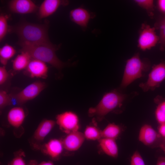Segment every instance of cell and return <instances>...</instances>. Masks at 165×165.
<instances>
[{
	"label": "cell",
	"instance_id": "cell-1",
	"mask_svg": "<svg viewBox=\"0 0 165 165\" xmlns=\"http://www.w3.org/2000/svg\"><path fill=\"white\" fill-rule=\"evenodd\" d=\"M21 47V51L27 52L32 59H36L50 64L60 70L65 66L57 57L56 51L60 46L49 43L28 44L19 43Z\"/></svg>",
	"mask_w": 165,
	"mask_h": 165
},
{
	"label": "cell",
	"instance_id": "cell-2",
	"mask_svg": "<svg viewBox=\"0 0 165 165\" xmlns=\"http://www.w3.org/2000/svg\"><path fill=\"white\" fill-rule=\"evenodd\" d=\"M12 31L18 35L19 43L28 44L51 42L48 37V26L24 22L15 27Z\"/></svg>",
	"mask_w": 165,
	"mask_h": 165
},
{
	"label": "cell",
	"instance_id": "cell-3",
	"mask_svg": "<svg viewBox=\"0 0 165 165\" xmlns=\"http://www.w3.org/2000/svg\"><path fill=\"white\" fill-rule=\"evenodd\" d=\"M125 98L124 95L116 90L108 92L103 96L97 106L89 108L88 115L101 121L109 113L120 107Z\"/></svg>",
	"mask_w": 165,
	"mask_h": 165
},
{
	"label": "cell",
	"instance_id": "cell-4",
	"mask_svg": "<svg viewBox=\"0 0 165 165\" xmlns=\"http://www.w3.org/2000/svg\"><path fill=\"white\" fill-rule=\"evenodd\" d=\"M148 64L141 59L137 53L126 62L121 86L126 87L134 80L142 77L143 72L147 68Z\"/></svg>",
	"mask_w": 165,
	"mask_h": 165
},
{
	"label": "cell",
	"instance_id": "cell-5",
	"mask_svg": "<svg viewBox=\"0 0 165 165\" xmlns=\"http://www.w3.org/2000/svg\"><path fill=\"white\" fill-rule=\"evenodd\" d=\"M159 37L156 33L155 29L145 24H142L139 31L138 46L145 51L154 47L159 42Z\"/></svg>",
	"mask_w": 165,
	"mask_h": 165
},
{
	"label": "cell",
	"instance_id": "cell-6",
	"mask_svg": "<svg viewBox=\"0 0 165 165\" xmlns=\"http://www.w3.org/2000/svg\"><path fill=\"white\" fill-rule=\"evenodd\" d=\"M56 119V123L60 129L67 134L78 131L79 129L78 117L72 112L66 111L58 114Z\"/></svg>",
	"mask_w": 165,
	"mask_h": 165
},
{
	"label": "cell",
	"instance_id": "cell-7",
	"mask_svg": "<svg viewBox=\"0 0 165 165\" xmlns=\"http://www.w3.org/2000/svg\"><path fill=\"white\" fill-rule=\"evenodd\" d=\"M46 86L44 82L35 81L14 95L13 98L17 104H23L36 97L45 88Z\"/></svg>",
	"mask_w": 165,
	"mask_h": 165
},
{
	"label": "cell",
	"instance_id": "cell-8",
	"mask_svg": "<svg viewBox=\"0 0 165 165\" xmlns=\"http://www.w3.org/2000/svg\"><path fill=\"white\" fill-rule=\"evenodd\" d=\"M165 79V63H161L154 65L149 74L147 81L140 86L145 91L152 90Z\"/></svg>",
	"mask_w": 165,
	"mask_h": 165
},
{
	"label": "cell",
	"instance_id": "cell-9",
	"mask_svg": "<svg viewBox=\"0 0 165 165\" xmlns=\"http://www.w3.org/2000/svg\"><path fill=\"white\" fill-rule=\"evenodd\" d=\"M85 139L84 134L79 130L71 132L62 140L64 148L69 151H77L81 146Z\"/></svg>",
	"mask_w": 165,
	"mask_h": 165
},
{
	"label": "cell",
	"instance_id": "cell-10",
	"mask_svg": "<svg viewBox=\"0 0 165 165\" xmlns=\"http://www.w3.org/2000/svg\"><path fill=\"white\" fill-rule=\"evenodd\" d=\"M9 7L13 12L20 14L32 13L39 8L30 0H13L10 2Z\"/></svg>",
	"mask_w": 165,
	"mask_h": 165
},
{
	"label": "cell",
	"instance_id": "cell-11",
	"mask_svg": "<svg viewBox=\"0 0 165 165\" xmlns=\"http://www.w3.org/2000/svg\"><path fill=\"white\" fill-rule=\"evenodd\" d=\"M161 138L158 133L149 124H144L140 129L139 140L146 146L153 145Z\"/></svg>",
	"mask_w": 165,
	"mask_h": 165
},
{
	"label": "cell",
	"instance_id": "cell-12",
	"mask_svg": "<svg viewBox=\"0 0 165 165\" xmlns=\"http://www.w3.org/2000/svg\"><path fill=\"white\" fill-rule=\"evenodd\" d=\"M86 9L78 7L72 9L70 13L71 20L83 29H86L90 20L94 17Z\"/></svg>",
	"mask_w": 165,
	"mask_h": 165
},
{
	"label": "cell",
	"instance_id": "cell-13",
	"mask_svg": "<svg viewBox=\"0 0 165 165\" xmlns=\"http://www.w3.org/2000/svg\"><path fill=\"white\" fill-rule=\"evenodd\" d=\"M26 69L32 78L46 79L47 77L48 67L45 63L41 61L32 58Z\"/></svg>",
	"mask_w": 165,
	"mask_h": 165
},
{
	"label": "cell",
	"instance_id": "cell-14",
	"mask_svg": "<svg viewBox=\"0 0 165 165\" xmlns=\"http://www.w3.org/2000/svg\"><path fill=\"white\" fill-rule=\"evenodd\" d=\"M68 4L67 1L45 0L38 8L39 18L41 19L48 17L54 13L61 5Z\"/></svg>",
	"mask_w": 165,
	"mask_h": 165
},
{
	"label": "cell",
	"instance_id": "cell-15",
	"mask_svg": "<svg viewBox=\"0 0 165 165\" xmlns=\"http://www.w3.org/2000/svg\"><path fill=\"white\" fill-rule=\"evenodd\" d=\"M64 148L62 141L57 139L50 140L44 146L45 152L54 160L59 158Z\"/></svg>",
	"mask_w": 165,
	"mask_h": 165
},
{
	"label": "cell",
	"instance_id": "cell-16",
	"mask_svg": "<svg viewBox=\"0 0 165 165\" xmlns=\"http://www.w3.org/2000/svg\"><path fill=\"white\" fill-rule=\"evenodd\" d=\"M98 141L101 149L105 154L114 158L118 156V148L115 140L101 138Z\"/></svg>",
	"mask_w": 165,
	"mask_h": 165
},
{
	"label": "cell",
	"instance_id": "cell-17",
	"mask_svg": "<svg viewBox=\"0 0 165 165\" xmlns=\"http://www.w3.org/2000/svg\"><path fill=\"white\" fill-rule=\"evenodd\" d=\"M25 117V114L24 109L19 107L12 108L7 115L9 123L14 127L18 128L22 124Z\"/></svg>",
	"mask_w": 165,
	"mask_h": 165
},
{
	"label": "cell",
	"instance_id": "cell-18",
	"mask_svg": "<svg viewBox=\"0 0 165 165\" xmlns=\"http://www.w3.org/2000/svg\"><path fill=\"white\" fill-rule=\"evenodd\" d=\"M56 122L51 119H45L41 122L35 130L34 137L38 141L43 140L54 127Z\"/></svg>",
	"mask_w": 165,
	"mask_h": 165
},
{
	"label": "cell",
	"instance_id": "cell-19",
	"mask_svg": "<svg viewBox=\"0 0 165 165\" xmlns=\"http://www.w3.org/2000/svg\"><path fill=\"white\" fill-rule=\"evenodd\" d=\"M31 59L27 52L21 51V53L18 55L12 61L13 69L15 71H19L26 68Z\"/></svg>",
	"mask_w": 165,
	"mask_h": 165
},
{
	"label": "cell",
	"instance_id": "cell-20",
	"mask_svg": "<svg viewBox=\"0 0 165 165\" xmlns=\"http://www.w3.org/2000/svg\"><path fill=\"white\" fill-rule=\"evenodd\" d=\"M121 132V128L119 125L114 123H110L101 130V137L116 140Z\"/></svg>",
	"mask_w": 165,
	"mask_h": 165
},
{
	"label": "cell",
	"instance_id": "cell-21",
	"mask_svg": "<svg viewBox=\"0 0 165 165\" xmlns=\"http://www.w3.org/2000/svg\"><path fill=\"white\" fill-rule=\"evenodd\" d=\"M16 53V50L12 46L6 44L0 49V61L4 66L7 64L8 60Z\"/></svg>",
	"mask_w": 165,
	"mask_h": 165
},
{
	"label": "cell",
	"instance_id": "cell-22",
	"mask_svg": "<svg viewBox=\"0 0 165 165\" xmlns=\"http://www.w3.org/2000/svg\"><path fill=\"white\" fill-rule=\"evenodd\" d=\"M86 139L89 140H98L102 138L101 130L94 124L87 126L83 133Z\"/></svg>",
	"mask_w": 165,
	"mask_h": 165
},
{
	"label": "cell",
	"instance_id": "cell-23",
	"mask_svg": "<svg viewBox=\"0 0 165 165\" xmlns=\"http://www.w3.org/2000/svg\"><path fill=\"white\" fill-rule=\"evenodd\" d=\"M135 2L138 6L145 9L149 15L151 16L153 15L154 4L153 0H135Z\"/></svg>",
	"mask_w": 165,
	"mask_h": 165
},
{
	"label": "cell",
	"instance_id": "cell-24",
	"mask_svg": "<svg viewBox=\"0 0 165 165\" xmlns=\"http://www.w3.org/2000/svg\"><path fill=\"white\" fill-rule=\"evenodd\" d=\"M8 16L1 14L0 15V41H1L6 34L8 30L7 20Z\"/></svg>",
	"mask_w": 165,
	"mask_h": 165
},
{
	"label": "cell",
	"instance_id": "cell-25",
	"mask_svg": "<svg viewBox=\"0 0 165 165\" xmlns=\"http://www.w3.org/2000/svg\"><path fill=\"white\" fill-rule=\"evenodd\" d=\"M160 29L159 40L161 50H164L165 48V16L159 22Z\"/></svg>",
	"mask_w": 165,
	"mask_h": 165
},
{
	"label": "cell",
	"instance_id": "cell-26",
	"mask_svg": "<svg viewBox=\"0 0 165 165\" xmlns=\"http://www.w3.org/2000/svg\"><path fill=\"white\" fill-rule=\"evenodd\" d=\"M11 97L7 92L3 90L0 91V107H4L10 104L12 101Z\"/></svg>",
	"mask_w": 165,
	"mask_h": 165
},
{
	"label": "cell",
	"instance_id": "cell-27",
	"mask_svg": "<svg viewBox=\"0 0 165 165\" xmlns=\"http://www.w3.org/2000/svg\"><path fill=\"white\" fill-rule=\"evenodd\" d=\"M130 165H145L143 158L138 151H135L131 156Z\"/></svg>",
	"mask_w": 165,
	"mask_h": 165
},
{
	"label": "cell",
	"instance_id": "cell-28",
	"mask_svg": "<svg viewBox=\"0 0 165 165\" xmlns=\"http://www.w3.org/2000/svg\"><path fill=\"white\" fill-rule=\"evenodd\" d=\"M155 116L157 121L160 124L165 123V113L158 106L155 111Z\"/></svg>",
	"mask_w": 165,
	"mask_h": 165
},
{
	"label": "cell",
	"instance_id": "cell-29",
	"mask_svg": "<svg viewBox=\"0 0 165 165\" xmlns=\"http://www.w3.org/2000/svg\"><path fill=\"white\" fill-rule=\"evenodd\" d=\"M9 74L4 66L0 67V85H2L7 80Z\"/></svg>",
	"mask_w": 165,
	"mask_h": 165
},
{
	"label": "cell",
	"instance_id": "cell-30",
	"mask_svg": "<svg viewBox=\"0 0 165 165\" xmlns=\"http://www.w3.org/2000/svg\"><path fill=\"white\" fill-rule=\"evenodd\" d=\"M10 165H26V163L21 156L15 157L12 161Z\"/></svg>",
	"mask_w": 165,
	"mask_h": 165
},
{
	"label": "cell",
	"instance_id": "cell-31",
	"mask_svg": "<svg viewBox=\"0 0 165 165\" xmlns=\"http://www.w3.org/2000/svg\"><path fill=\"white\" fill-rule=\"evenodd\" d=\"M158 130V133L160 136L165 139V123L160 124Z\"/></svg>",
	"mask_w": 165,
	"mask_h": 165
},
{
	"label": "cell",
	"instance_id": "cell-32",
	"mask_svg": "<svg viewBox=\"0 0 165 165\" xmlns=\"http://www.w3.org/2000/svg\"><path fill=\"white\" fill-rule=\"evenodd\" d=\"M157 6L159 9L165 13V0H159L157 1Z\"/></svg>",
	"mask_w": 165,
	"mask_h": 165
},
{
	"label": "cell",
	"instance_id": "cell-33",
	"mask_svg": "<svg viewBox=\"0 0 165 165\" xmlns=\"http://www.w3.org/2000/svg\"><path fill=\"white\" fill-rule=\"evenodd\" d=\"M156 165H165V157L159 156L158 158Z\"/></svg>",
	"mask_w": 165,
	"mask_h": 165
},
{
	"label": "cell",
	"instance_id": "cell-34",
	"mask_svg": "<svg viewBox=\"0 0 165 165\" xmlns=\"http://www.w3.org/2000/svg\"><path fill=\"white\" fill-rule=\"evenodd\" d=\"M158 107L165 113V101L162 102L159 105Z\"/></svg>",
	"mask_w": 165,
	"mask_h": 165
},
{
	"label": "cell",
	"instance_id": "cell-35",
	"mask_svg": "<svg viewBox=\"0 0 165 165\" xmlns=\"http://www.w3.org/2000/svg\"><path fill=\"white\" fill-rule=\"evenodd\" d=\"M37 165H54L53 162L50 161H43Z\"/></svg>",
	"mask_w": 165,
	"mask_h": 165
},
{
	"label": "cell",
	"instance_id": "cell-36",
	"mask_svg": "<svg viewBox=\"0 0 165 165\" xmlns=\"http://www.w3.org/2000/svg\"><path fill=\"white\" fill-rule=\"evenodd\" d=\"M164 139V140H163L162 141V143L160 144V146L165 152V139Z\"/></svg>",
	"mask_w": 165,
	"mask_h": 165
}]
</instances>
